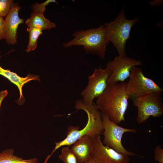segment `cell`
<instances>
[{
  "instance_id": "1",
  "label": "cell",
  "mask_w": 163,
  "mask_h": 163,
  "mask_svg": "<svg viewBox=\"0 0 163 163\" xmlns=\"http://www.w3.org/2000/svg\"><path fill=\"white\" fill-rule=\"evenodd\" d=\"M126 82L108 85L103 93L97 97L96 105L102 114L117 124L124 121L128 106Z\"/></svg>"
},
{
  "instance_id": "2",
  "label": "cell",
  "mask_w": 163,
  "mask_h": 163,
  "mask_svg": "<svg viewBox=\"0 0 163 163\" xmlns=\"http://www.w3.org/2000/svg\"><path fill=\"white\" fill-rule=\"evenodd\" d=\"M75 108L85 111L87 114L88 120L85 126L81 129L78 126L71 125L68 127L66 136L62 140L55 142V146L51 156L55 151L60 147L64 146H70L72 145L79 139L85 135L91 137L101 135L104 131L102 114L98 109L95 103L92 105H87L83 104L81 100L77 101Z\"/></svg>"
},
{
  "instance_id": "3",
  "label": "cell",
  "mask_w": 163,
  "mask_h": 163,
  "mask_svg": "<svg viewBox=\"0 0 163 163\" xmlns=\"http://www.w3.org/2000/svg\"><path fill=\"white\" fill-rule=\"evenodd\" d=\"M74 38L63 45L68 47L73 45L82 46L86 53L95 54L101 58L105 57L106 47L109 43L104 25L96 28L76 31Z\"/></svg>"
},
{
  "instance_id": "4",
  "label": "cell",
  "mask_w": 163,
  "mask_h": 163,
  "mask_svg": "<svg viewBox=\"0 0 163 163\" xmlns=\"http://www.w3.org/2000/svg\"><path fill=\"white\" fill-rule=\"evenodd\" d=\"M138 20L139 18L127 19L122 8L113 21L104 25L108 40L116 49L118 56H126V42L130 37L132 27Z\"/></svg>"
},
{
  "instance_id": "5",
  "label": "cell",
  "mask_w": 163,
  "mask_h": 163,
  "mask_svg": "<svg viewBox=\"0 0 163 163\" xmlns=\"http://www.w3.org/2000/svg\"><path fill=\"white\" fill-rule=\"evenodd\" d=\"M129 78L128 81L126 82V89L129 99L132 101L147 93H161L163 91V89L153 80L146 77L142 69L137 66L132 68Z\"/></svg>"
},
{
  "instance_id": "6",
  "label": "cell",
  "mask_w": 163,
  "mask_h": 163,
  "mask_svg": "<svg viewBox=\"0 0 163 163\" xmlns=\"http://www.w3.org/2000/svg\"><path fill=\"white\" fill-rule=\"evenodd\" d=\"M161 93L151 92L141 95L132 101L138 110L136 121L140 124L150 117H160L163 114V104Z\"/></svg>"
},
{
  "instance_id": "7",
  "label": "cell",
  "mask_w": 163,
  "mask_h": 163,
  "mask_svg": "<svg viewBox=\"0 0 163 163\" xmlns=\"http://www.w3.org/2000/svg\"><path fill=\"white\" fill-rule=\"evenodd\" d=\"M104 138L102 142L105 145L113 149L117 152L128 156H138V155L126 150L122 143V138L126 132L135 133L134 128H126L118 125L110 120L106 115L102 114Z\"/></svg>"
},
{
  "instance_id": "8",
  "label": "cell",
  "mask_w": 163,
  "mask_h": 163,
  "mask_svg": "<svg viewBox=\"0 0 163 163\" xmlns=\"http://www.w3.org/2000/svg\"><path fill=\"white\" fill-rule=\"evenodd\" d=\"M110 75V72L106 68L103 69L100 67L94 69L93 73L88 77L87 86L81 93L83 104L92 105L94 99L103 93L108 85L107 81Z\"/></svg>"
},
{
  "instance_id": "9",
  "label": "cell",
  "mask_w": 163,
  "mask_h": 163,
  "mask_svg": "<svg viewBox=\"0 0 163 163\" xmlns=\"http://www.w3.org/2000/svg\"><path fill=\"white\" fill-rule=\"evenodd\" d=\"M142 65L141 61L129 57L118 56L107 64L106 68L110 75L107 81V85L124 82L129 78L131 71L134 66Z\"/></svg>"
},
{
  "instance_id": "10",
  "label": "cell",
  "mask_w": 163,
  "mask_h": 163,
  "mask_svg": "<svg viewBox=\"0 0 163 163\" xmlns=\"http://www.w3.org/2000/svg\"><path fill=\"white\" fill-rule=\"evenodd\" d=\"M92 139L93 148L91 156L97 163H129L130 158L128 156L104 145L100 135L93 137Z\"/></svg>"
},
{
  "instance_id": "11",
  "label": "cell",
  "mask_w": 163,
  "mask_h": 163,
  "mask_svg": "<svg viewBox=\"0 0 163 163\" xmlns=\"http://www.w3.org/2000/svg\"><path fill=\"white\" fill-rule=\"evenodd\" d=\"M21 8L18 3H14L5 19V39L7 44L14 45L17 43V30L19 25L23 24V18L19 17Z\"/></svg>"
},
{
  "instance_id": "12",
  "label": "cell",
  "mask_w": 163,
  "mask_h": 163,
  "mask_svg": "<svg viewBox=\"0 0 163 163\" xmlns=\"http://www.w3.org/2000/svg\"><path fill=\"white\" fill-rule=\"evenodd\" d=\"M1 53L0 49V54ZM1 57V56L0 55V58ZM0 75L7 78L18 87L19 91L20 97L15 102L20 105L23 104L25 100L22 93V88L24 85L31 80L40 81L39 77L38 75L29 74L25 77H21L15 73L3 68L0 66Z\"/></svg>"
},
{
  "instance_id": "13",
  "label": "cell",
  "mask_w": 163,
  "mask_h": 163,
  "mask_svg": "<svg viewBox=\"0 0 163 163\" xmlns=\"http://www.w3.org/2000/svg\"><path fill=\"white\" fill-rule=\"evenodd\" d=\"M92 137L85 135L76 141L73 145L71 150L75 155L78 163H82L91 157L93 150Z\"/></svg>"
},
{
  "instance_id": "14",
  "label": "cell",
  "mask_w": 163,
  "mask_h": 163,
  "mask_svg": "<svg viewBox=\"0 0 163 163\" xmlns=\"http://www.w3.org/2000/svg\"><path fill=\"white\" fill-rule=\"evenodd\" d=\"M25 24L28 27H33L43 30H49L55 27V23L45 18L43 14L32 12L30 18H27Z\"/></svg>"
},
{
  "instance_id": "15",
  "label": "cell",
  "mask_w": 163,
  "mask_h": 163,
  "mask_svg": "<svg viewBox=\"0 0 163 163\" xmlns=\"http://www.w3.org/2000/svg\"><path fill=\"white\" fill-rule=\"evenodd\" d=\"M13 149H8L0 152V163H40L36 158L24 159L14 155Z\"/></svg>"
},
{
  "instance_id": "16",
  "label": "cell",
  "mask_w": 163,
  "mask_h": 163,
  "mask_svg": "<svg viewBox=\"0 0 163 163\" xmlns=\"http://www.w3.org/2000/svg\"><path fill=\"white\" fill-rule=\"evenodd\" d=\"M27 30L29 33V40L25 51L29 52L36 49L37 40L42 32L41 30L33 27H28Z\"/></svg>"
},
{
  "instance_id": "17",
  "label": "cell",
  "mask_w": 163,
  "mask_h": 163,
  "mask_svg": "<svg viewBox=\"0 0 163 163\" xmlns=\"http://www.w3.org/2000/svg\"><path fill=\"white\" fill-rule=\"evenodd\" d=\"M59 158L64 163H78L75 155L68 147H62Z\"/></svg>"
},
{
  "instance_id": "18",
  "label": "cell",
  "mask_w": 163,
  "mask_h": 163,
  "mask_svg": "<svg viewBox=\"0 0 163 163\" xmlns=\"http://www.w3.org/2000/svg\"><path fill=\"white\" fill-rule=\"evenodd\" d=\"M13 0H0V17L5 18L14 4Z\"/></svg>"
},
{
  "instance_id": "19",
  "label": "cell",
  "mask_w": 163,
  "mask_h": 163,
  "mask_svg": "<svg viewBox=\"0 0 163 163\" xmlns=\"http://www.w3.org/2000/svg\"><path fill=\"white\" fill-rule=\"evenodd\" d=\"M56 2L55 0H47L43 3H35L31 6V8L34 12L43 14L46 10V6L50 3Z\"/></svg>"
},
{
  "instance_id": "20",
  "label": "cell",
  "mask_w": 163,
  "mask_h": 163,
  "mask_svg": "<svg viewBox=\"0 0 163 163\" xmlns=\"http://www.w3.org/2000/svg\"><path fill=\"white\" fill-rule=\"evenodd\" d=\"M154 157L158 163H163V149L160 145H157L155 148Z\"/></svg>"
},
{
  "instance_id": "21",
  "label": "cell",
  "mask_w": 163,
  "mask_h": 163,
  "mask_svg": "<svg viewBox=\"0 0 163 163\" xmlns=\"http://www.w3.org/2000/svg\"><path fill=\"white\" fill-rule=\"evenodd\" d=\"M5 19L0 17V41L5 39Z\"/></svg>"
},
{
  "instance_id": "22",
  "label": "cell",
  "mask_w": 163,
  "mask_h": 163,
  "mask_svg": "<svg viewBox=\"0 0 163 163\" xmlns=\"http://www.w3.org/2000/svg\"><path fill=\"white\" fill-rule=\"evenodd\" d=\"M8 94V92L7 90L1 91L0 92V109L2 102L4 98Z\"/></svg>"
},
{
  "instance_id": "23",
  "label": "cell",
  "mask_w": 163,
  "mask_h": 163,
  "mask_svg": "<svg viewBox=\"0 0 163 163\" xmlns=\"http://www.w3.org/2000/svg\"><path fill=\"white\" fill-rule=\"evenodd\" d=\"M162 2V0H154L150 2L149 4L152 6H157L161 4Z\"/></svg>"
},
{
  "instance_id": "24",
  "label": "cell",
  "mask_w": 163,
  "mask_h": 163,
  "mask_svg": "<svg viewBox=\"0 0 163 163\" xmlns=\"http://www.w3.org/2000/svg\"><path fill=\"white\" fill-rule=\"evenodd\" d=\"M82 163H97L91 157L87 161L83 162Z\"/></svg>"
},
{
  "instance_id": "25",
  "label": "cell",
  "mask_w": 163,
  "mask_h": 163,
  "mask_svg": "<svg viewBox=\"0 0 163 163\" xmlns=\"http://www.w3.org/2000/svg\"><path fill=\"white\" fill-rule=\"evenodd\" d=\"M47 161H48V160L46 159L45 161L43 163H46Z\"/></svg>"
}]
</instances>
